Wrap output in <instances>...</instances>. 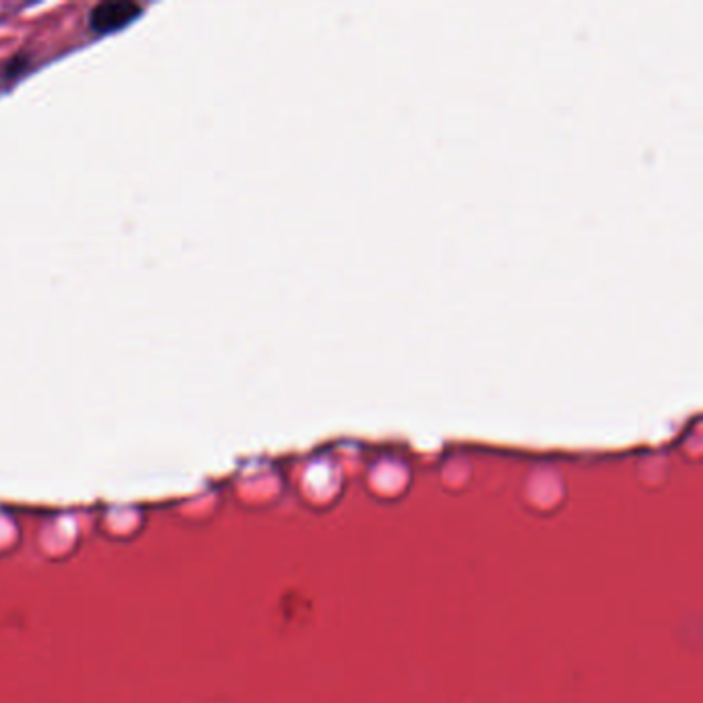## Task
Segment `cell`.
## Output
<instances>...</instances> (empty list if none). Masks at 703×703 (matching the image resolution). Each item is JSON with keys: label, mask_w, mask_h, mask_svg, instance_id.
Returning a JSON list of instances; mask_svg holds the SVG:
<instances>
[{"label": "cell", "mask_w": 703, "mask_h": 703, "mask_svg": "<svg viewBox=\"0 0 703 703\" xmlns=\"http://www.w3.org/2000/svg\"><path fill=\"white\" fill-rule=\"evenodd\" d=\"M139 13H141V7L135 2H128V0L102 2L92 11L89 25L94 32L110 33L114 30L125 28L126 23L132 21Z\"/></svg>", "instance_id": "obj_1"}]
</instances>
